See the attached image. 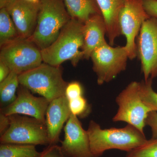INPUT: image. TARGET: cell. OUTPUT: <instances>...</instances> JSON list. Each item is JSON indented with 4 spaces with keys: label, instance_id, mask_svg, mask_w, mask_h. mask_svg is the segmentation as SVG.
<instances>
[{
    "label": "cell",
    "instance_id": "6da1fadb",
    "mask_svg": "<svg viewBox=\"0 0 157 157\" xmlns=\"http://www.w3.org/2000/svg\"><path fill=\"white\" fill-rule=\"evenodd\" d=\"M93 157L101 156L110 149L128 152L143 145L147 141L144 133L128 124L123 128H101L94 121H90L87 129Z\"/></svg>",
    "mask_w": 157,
    "mask_h": 157
},
{
    "label": "cell",
    "instance_id": "7a4b0ae2",
    "mask_svg": "<svg viewBox=\"0 0 157 157\" xmlns=\"http://www.w3.org/2000/svg\"><path fill=\"white\" fill-rule=\"evenodd\" d=\"M83 23L71 18L50 45L41 50L43 63L59 67L70 60L74 67L83 58Z\"/></svg>",
    "mask_w": 157,
    "mask_h": 157
},
{
    "label": "cell",
    "instance_id": "3957f363",
    "mask_svg": "<svg viewBox=\"0 0 157 157\" xmlns=\"http://www.w3.org/2000/svg\"><path fill=\"white\" fill-rule=\"evenodd\" d=\"M71 19L63 0H40L36 26L29 39L40 50L45 49Z\"/></svg>",
    "mask_w": 157,
    "mask_h": 157
},
{
    "label": "cell",
    "instance_id": "277c9868",
    "mask_svg": "<svg viewBox=\"0 0 157 157\" xmlns=\"http://www.w3.org/2000/svg\"><path fill=\"white\" fill-rule=\"evenodd\" d=\"M20 84L37 94L49 102L65 95L68 84L63 77L60 66L42 63L37 67L18 75Z\"/></svg>",
    "mask_w": 157,
    "mask_h": 157
},
{
    "label": "cell",
    "instance_id": "5b68a950",
    "mask_svg": "<svg viewBox=\"0 0 157 157\" xmlns=\"http://www.w3.org/2000/svg\"><path fill=\"white\" fill-rule=\"evenodd\" d=\"M10 125L0 137L1 143L49 145L45 123L35 118L20 115L9 116Z\"/></svg>",
    "mask_w": 157,
    "mask_h": 157
},
{
    "label": "cell",
    "instance_id": "8992f818",
    "mask_svg": "<svg viewBox=\"0 0 157 157\" xmlns=\"http://www.w3.org/2000/svg\"><path fill=\"white\" fill-rule=\"evenodd\" d=\"M140 90V82L133 81L120 93L116 99L118 109L113 121L126 122L144 133L147 118L151 111L142 102Z\"/></svg>",
    "mask_w": 157,
    "mask_h": 157
},
{
    "label": "cell",
    "instance_id": "52a82bcc",
    "mask_svg": "<svg viewBox=\"0 0 157 157\" xmlns=\"http://www.w3.org/2000/svg\"><path fill=\"white\" fill-rule=\"evenodd\" d=\"M90 58L99 85L111 81L124 71L129 59L125 46L113 47L107 42L93 51Z\"/></svg>",
    "mask_w": 157,
    "mask_h": 157
},
{
    "label": "cell",
    "instance_id": "ba28073f",
    "mask_svg": "<svg viewBox=\"0 0 157 157\" xmlns=\"http://www.w3.org/2000/svg\"><path fill=\"white\" fill-rule=\"evenodd\" d=\"M0 61L18 75L43 62L41 50L29 39H19L1 47Z\"/></svg>",
    "mask_w": 157,
    "mask_h": 157
},
{
    "label": "cell",
    "instance_id": "9c48e42d",
    "mask_svg": "<svg viewBox=\"0 0 157 157\" xmlns=\"http://www.w3.org/2000/svg\"><path fill=\"white\" fill-rule=\"evenodd\" d=\"M136 47L144 80L157 77V18L151 17L142 24Z\"/></svg>",
    "mask_w": 157,
    "mask_h": 157
},
{
    "label": "cell",
    "instance_id": "30bf717a",
    "mask_svg": "<svg viewBox=\"0 0 157 157\" xmlns=\"http://www.w3.org/2000/svg\"><path fill=\"white\" fill-rule=\"evenodd\" d=\"M150 17L144 7L143 0H125L120 14L119 23L121 35L126 39L125 47L130 59L137 56L135 39L142 24Z\"/></svg>",
    "mask_w": 157,
    "mask_h": 157
},
{
    "label": "cell",
    "instance_id": "8fae6325",
    "mask_svg": "<svg viewBox=\"0 0 157 157\" xmlns=\"http://www.w3.org/2000/svg\"><path fill=\"white\" fill-rule=\"evenodd\" d=\"M25 86L20 84L15 101L7 107L1 108L5 115L20 114L35 118L45 123V114L49 102L44 97H37Z\"/></svg>",
    "mask_w": 157,
    "mask_h": 157
},
{
    "label": "cell",
    "instance_id": "7c38bea8",
    "mask_svg": "<svg viewBox=\"0 0 157 157\" xmlns=\"http://www.w3.org/2000/svg\"><path fill=\"white\" fill-rule=\"evenodd\" d=\"M64 138L60 146L66 157H93L87 131L76 116L71 113L64 128Z\"/></svg>",
    "mask_w": 157,
    "mask_h": 157
},
{
    "label": "cell",
    "instance_id": "4fadbf2b",
    "mask_svg": "<svg viewBox=\"0 0 157 157\" xmlns=\"http://www.w3.org/2000/svg\"><path fill=\"white\" fill-rule=\"evenodd\" d=\"M5 8L11 16L19 38L29 39L36 26L39 3L27 0H10Z\"/></svg>",
    "mask_w": 157,
    "mask_h": 157
},
{
    "label": "cell",
    "instance_id": "5bb4252c",
    "mask_svg": "<svg viewBox=\"0 0 157 157\" xmlns=\"http://www.w3.org/2000/svg\"><path fill=\"white\" fill-rule=\"evenodd\" d=\"M69 101L64 96L50 102L45 114V124L48 132L49 145L57 144L64 124L71 114Z\"/></svg>",
    "mask_w": 157,
    "mask_h": 157
},
{
    "label": "cell",
    "instance_id": "9a60e30c",
    "mask_svg": "<svg viewBox=\"0 0 157 157\" xmlns=\"http://www.w3.org/2000/svg\"><path fill=\"white\" fill-rule=\"evenodd\" d=\"M83 59L90 58L93 51L98 46L106 43L105 36L107 28L102 14L92 15L83 23L82 28Z\"/></svg>",
    "mask_w": 157,
    "mask_h": 157
},
{
    "label": "cell",
    "instance_id": "2e32d148",
    "mask_svg": "<svg viewBox=\"0 0 157 157\" xmlns=\"http://www.w3.org/2000/svg\"><path fill=\"white\" fill-rule=\"evenodd\" d=\"M105 21L109 44L113 46L121 35L119 16L125 0H96Z\"/></svg>",
    "mask_w": 157,
    "mask_h": 157
},
{
    "label": "cell",
    "instance_id": "e0dca14e",
    "mask_svg": "<svg viewBox=\"0 0 157 157\" xmlns=\"http://www.w3.org/2000/svg\"><path fill=\"white\" fill-rule=\"evenodd\" d=\"M71 17L84 23L91 16L102 14L96 0H63Z\"/></svg>",
    "mask_w": 157,
    "mask_h": 157
},
{
    "label": "cell",
    "instance_id": "ac0fdd59",
    "mask_svg": "<svg viewBox=\"0 0 157 157\" xmlns=\"http://www.w3.org/2000/svg\"><path fill=\"white\" fill-rule=\"evenodd\" d=\"M19 85L18 75L13 71L0 82L1 108L9 106L15 101Z\"/></svg>",
    "mask_w": 157,
    "mask_h": 157
},
{
    "label": "cell",
    "instance_id": "d6986e66",
    "mask_svg": "<svg viewBox=\"0 0 157 157\" xmlns=\"http://www.w3.org/2000/svg\"><path fill=\"white\" fill-rule=\"evenodd\" d=\"M36 145L13 143H1L0 157H39L41 152Z\"/></svg>",
    "mask_w": 157,
    "mask_h": 157
},
{
    "label": "cell",
    "instance_id": "ffe728a7",
    "mask_svg": "<svg viewBox=\"0 0 157 157\" xmlns=\"http://www.w3.org/2000/svg\"><path fill=\"white\" fill-rule=\"evenodd\" d=\"M16 27L6 8L0 9V46L19 39Z\"/></svg>",
    "mask_w": 157,
    "mask_h": 157
},
{
    "label": "cell",
    "instance_id": "44dd1931",
    "mask_svg": "<svg viewBox=\"0 0 157 157\" xmlns=\"http://www.w3.org/2000/svg\"><path fill=\"white\" fill-rule=\"evenodd\" d=\"M152 79L140 82V96L142 102L151 111L157 112V93L153 89Z\"/></svg>",
    "mask_w": 157,
    "mask_h": 157
},
{
    "label": "cell",
    "instance_id": "7402d4cb",
    "mask_svg": "<svg viewBox=\"0 0 157 157\" xmlns=\"http://www.w3.org/2000/svg\"><path fill=\"white\" fill-rule=\"evenodd\" d=\"M126 157H157V138L152 137L143 145L128 152Z\"/></svg>",
    "mask_w": 157,
    "mask_h": 157
},
{
    "label": "cell",
    "instance_id": "603a6c76",
    "mask_svg": "<svg viewBox=\"0 0 157 157\" xmlns=\"http://www.w3.org/2000/svg\"><path fill=\"white\" fill-rule=\"evenodd\" d=\"M69 104L71 113L77 117H86L90 112V107L83 96L69 101Z\"/></svg>",
    "mask_w": 157,
    "mask_h": 157
},
{
    "label": "cell",
    "instance_id": "cb8c5ba5",
    "mask_svg": "<svg viewBox=\"0 0 157 157\" xmlns=\"http://www.w3.org/2000/svg\"><path fill=\"white\" fill-rule=\"evenodd\" d=\"M83 88L79 82L73 81L68 83L65 91V96L68 101L83 96Z\"/></svg>",
    "mask_w": 157,
    "mask_h": 157
},
{
    "label": "cell",
    "instance_id": "d4e9b609",
    "mask_svg": "<svg viewBox=\"0 0 157 157\" xmlns=\"http://www.w3.org/2000/svg\"><path fill=\"white\" fill-rule=\"evenodd\" d=\"M39 157H66L57 144L48 145L47 148L41 152Z\"/></svg>",
    "mask_w": 157,
    "mask_h": 157
},
{
    "label": "cell",
    "instance_id": "484cf974",
    "mask_svg": "<svg viewBox=\"0 0 157 157\" xmlns=\"http://www.w3.org/2000/svg\"><path fill=\"white\" fill-rule=\"evenodd\" d=\"M146 125L151 129L152 138H157V112L151 111L146 120Z\"/></svg>",
    "mask_w": 157,
    "mask_h": 157
},
{
    "label": "cell",
    "instance_id": "4316f807",
    "mask_svg": "<svg viewBox=\"0 0 157 157\" xmlns=\"http://www.w3.org/2000/svg\"><path fill=\"white\" fill-rule=\"evenodd\" d=\"M144 7L151 17L157 18V0H143Z\"/></svg>",
    "mask_w": 157,
    "mask_h": 157
},
{
    "label": "cell",
    "instance_id": "83f0119b",
    "mask_svg": "<svg viewBox=\"0 0 157 157\" xmlns=\"http://www.w3.org/2000/svg\"><path fill=\"white\" fill-rule=\"evenodd\" d=\"M10 125L9 117L0 112V135H2L9 128Z\"/></svg>",
    "mask_w": 157,
    "mask_h": 157
},
{
    "label": "cell",
    "instance_id": "f1b7e54d",
    "mask_svg": "<svg viewBox=\"0 0 157 157\" xmlns=\"http://www.w3.org/2000/svg\"><path fill=\"white\" fill-rule=\"evenodd\" d=\"M11 72L10 68L7 65L0 61V82L7 78Z\"/></svg>",
    "mask_w": 157,
    "mask_h": 157
},
{
    "label": "cell",
    "instance_id": "f546056e",
    "mask_svg": "<svg viewBox=\"0 0 157 157\" xmlns=\"http://www.w3.org/2000/svg\"><path fill=\"white\" fill-rule=\"evenodd\" d=\"M10 0H0V9L6 8Z\"/></svg>",
    "mask_w": 157,
    "mask_h": 157
}]
</instances>
